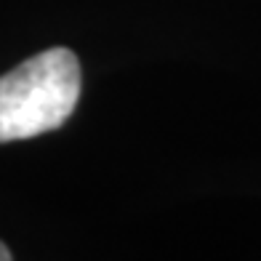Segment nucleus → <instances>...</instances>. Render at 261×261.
<instances>
[{
    "label": "nucleus",
    "instance_id": "1",
    "mask_svg": "<svg viewBox=\"0 0 261 261\" xmlns=\"http://www.w3.org/2000/svg\"><path fill=\"white\" fill-rule=\"evenodd\" d=\"M80 62L69 48L30 56L0 77V144L62 128L80 99Z\"/></svg>",
    "mask_w": 261,
    "mask_h": 261
},
{
    "label": "nucleus",
    "instance_id": "2",
    "mask_svg": "<svg viewBox=\"0 0 261 261\" xmlns=\"http://www.w3.org/2000/svg\"><path fill=\"white\" fill-rule=\"evenodd\" d=\"M0 261H11V251L6 243H0Z\"/></svg>",
    "mask_w": 261,
    "mask_h": 261
}]
</instances>
